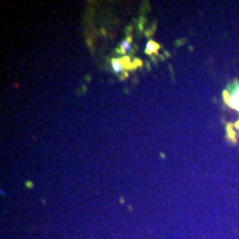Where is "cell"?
Here are the masks:
<instances>
[{"label":"cell","mask_w":239,"mask_h":239,"mask_svg":"<svg viewBox=\"0 0 239 239\" xmlns=\"http://www.w3.org/2000/svg\"><path fill=\"white\" fill-rule=\"evenodd\" d=\"M155 48H157V44H155L153 41H148V43H147V45H146V51H147V53H152V52H154V51L156 50Z\"/></svg>","instance_id":"7a4b0ae2"},{"label":"cell","mask_w":239,"mask_h":239,"mask_svg":"<svg viewBox=\"0 0 239 239\" xmlns=\"http://www.w3.org/2000/svg\"><path fill=\"white\" fill-rule=\"evenodd\" d=\"M122 48H123L124 51H129V50L131 49L130 42H129V41H123V42H122Z\"/></svg>","instance_id":"3957f363"},{"label":"cell","mask_w":239,"mask_h":239,"mask_svg":"<svg viewBox=\"0 0 239 239\" xmlns=\"http://www.w3.org/2000/svg\"><path fill=\"white\" fill-rule=\"evenodd\" d=\"M112 67H113V70L119 73V72L122 71V67H123V65H122V62L120 60H113Z\"/></svg>","instance_id":"6da1fadb"}]
</instances>
